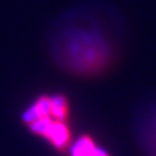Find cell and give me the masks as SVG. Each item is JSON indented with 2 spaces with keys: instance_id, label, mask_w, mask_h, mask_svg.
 Listing matches in <instances>:
<instances>
[{
  "instance_id": "4",
  "label": "cell",
  "mask_w": 156,
  "mask_h": 156,
  "mask_svg": "<svg viewBox=\"0 0 156 156\" xmlns=\"http://www.w3.org/2000/svg\"><path fill=\"white\" fill-rule=\"evenodd\" d=\"M66 152H69V156H112L111 152L89 133H83L74 138Z\"/></svg>"
},
{
  "instance_id": "2",
  "label": "cell",
  "mask_w": 156,
  "mask_h": 156,
  "mask_svg": "<svg viewBox=\"0 0 156 156\" xmlns=\"http://www.w3.org/2000/svg\"><path fill=\"white\" fill-rule=\"evenodd\" d=\"M21 122L59 154H65L74 139L71 102L63 92L37 95L21 112Z\"/></svg>"
},
{
  "instance_id": "3",
  "label": "cell",
  "mask_w": 156,
  "mask_h": 156,
  "mask_svg": "<svg viewBox=\"0 0 156 156\" xmlns=\"http://www.w3.org/2000/svg\"><path fill=\"white\" fill-rule=\"evenodd\" d=\"M136 136L143 155L156 156V103L140 115Z\"/></svg>"
},
{
  "instance_id": "1",
  "label": "cell",
  "mask_w": 156,
  "mask_h": 156,
  "mask_svg": "<svg viewBox=\"0 0 156 156\" xmlns=\"http://www.w3.org/2000/svg\"><path fill=\"white\" fill-rule=\"evenodd\" d=\"M122 31L109 11L100 6L76 8L64 14L49 36V54L64 73L94 79L108 74L118 63Z\"/></svg>"
}]
</instances>
